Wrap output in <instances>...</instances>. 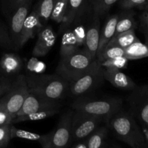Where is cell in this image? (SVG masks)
<instances>
[{"instance_id": "6da1fadb", "label": "cell", "mask_w": 148, "mask_h": 148, "mask_svg": "<svg viewBox=\"0 0 148 148\" xmlns=\"http://www.w3.org/2000/svg\"><path fill=\"white\" fill-rule=\"evenodd\" d=\"M108 126L116 137L132 148H145V139L135 119L129 112L118 111L108 121Z\"/></svg>"}, {"instance_id": "7a4b0ae2", "label": "cell", "mask_w": 148, "mask_h": 148, "mask_svg": "<svg viewBox=\"0 0 148 148\" xmlns=\"http://www.w3.org/2000/svg\"><path fill=\"white\" fill-rule=\"evenodd\" d=\"M29 91L50 99L60 101L69 89V83L57 74H25Z\"/></svg>"}, {"instance_id": "3957f363", "label": "cell", "mask_w": 148, "mask_h": 148, "mask_svg": "<svg viewBox=\"0 0 148 148\" xmlns=\"http://www.w3.org/2000/svg\"><path fill=\"white\" fill-rule=\"evenodd\" d=\"M123 102L119 98H78L72 103L74 111H82L101 117L107 121L122 109Z\"/></svg>"}, {"instance_id": "277c9868", "label": "cell", "mask_w": 148, "mask_h": 148, "mask_svg": "<svg viewBox=\"0 0 148 148\" xmlns=\"http://www.w3.org/2000/svg\"><path fill=\"white\" fill-rule=\"evenodd\" d=\"M95 60L84 49H79L60 58L56 74L70 83L89 70Z\"/></svg>"}, {"instance_id": "5b68a950", "label": "cell", "mask_w": 148, "mask_h": 148, "mask_svg": "<svg viewBox=\"0 0 148 148\" xmlns=\"http://www.w3.org/2000/svg\"><path fill=\"white\" fill-rule=\"evenodd\" d=\"M104 80L103 68L96 59L89 70L69 83V92L74 96H81L98 88Z\"/></svg>"}, {"instance_id": "8992f818", "label": "cell", "mask_w": 148, "mask_h": 148, "mask_svg": "<svg viewBox=\"0 0 148 148\" xmlns=\"http://www.w3.org/2000/svg\"><path fill=\"white\" fill-rule=\"evenodd\" d=\"M29 92L25 76L20 74L13 79L9 90L0 98V104L16 116Z\"/></svg>"}, {"instance_id": "52a82bcc", "label": "cell", "mask_w": 148, "mask_h": 148, "mask_svg": "<svg viewBox=\"0 0 148 148\" xmlns=\"http://www.w3.org/2000/svg\"><path fill=\"white\" fill-rule=\"evenodd\" d=\"M104 119L82 111H74L71 126V142H79L88 139Z\"/></svg>"}, {"instance_id": "ba28073f", "label": "cell", "mask_w": 148, "mask_h": 148, "mask_svg": "<svg viewBox=\"0 0 148 148\" xmlns=\"http://www.w3.org/2000/svg\"><path fill=\"white\" fill-rule=\"evenodd\" d=\"M74 111L69 110L61 116L56 129L48 134L43 148H67L71 142V126Z\"/></svg>"}, {"instance_id": "9c48e42d", "label": "cell", "mask_w": 148, "mask_h": 148, "mask_svg": "<svg viewBox=\"0 0 148 148\" xmlns=\"http://www.w3.org/2000/svg\"><path fill=\"white\" fill-rule=\"evenodd\" d=\"M128 112L148 129V85L136 87L128 97Z\"/></svg>"}, {"instance_id": "30bf717a", "label": "cell", "mask_w": 148, "mask_h": 148, "mask_svg": "<svg viewBox=\"0 0 148 148\" xmlns=\"http://www.w3.org/2000/svg\"><path fill=\"white\" fill-rule=\"evenodd\" d=\"M32 0H28L19 6L11 14L10 20L9 35L11 40L12 49L18 51L20 49V39L23 23L30 12Z\"/></svg>"}, {"instance_id": "8fae6325", "label": "cell", "mask_w": 148, "mask_h": 148, "mask_svg": "<svg viewBox=\"0 0 148 148\" xmlns=\"http://www.w3.org/2000/svg\"><path fill=\"white\" fill-rule=\"evenodd\" d=\"M61 106L62 104L60 101L50 99L43 95L30 92L26 97L21 108L16 114V116L38 112L43 110L54 109V108L60 109Z\"/></svg>"}, {"instance_id": "7c38bea8", "label": "cell", "mask_w": 148, "mask_h": 148, "mask_svg": "<svg viewBox=\"0 0 148 148\" xmlns=\"http://www.w3.org/2000/svg\"><path fill=\"white\" fill-rule=\"evenodd\" d=\"M100 31H101V20L100 17L94 14L92 11V15L86 25V35H85L84 50L92 57L96 59V53L99 44Z\"/></svg>"}, {"instance_id": "4fadbf2b", "label": "cell", "mask_w": 148, "mask_h": 148, "mask_svg": "<svg viewBox=\"0 0 148 148\" xmlns=\"http://www.w3.org/2000/svg\"><path fill=\"white\" fill-rule=\"evenodd\" d=\"M37 40L33 49L35 57L46 56L56 43V35L51 25H46L41 27L37 34Z\"/></svg>"}, {"instance_id": "5bb4252c", "label": "cell", "mask_w": 148, "mask_h": 148, "mask_svg": "<svg viewBox=\"0 0 148 148\" xmlns=\"http://www.w3.org/2000/svg\"><path fill=\"white\" fill-rule=\"evenodd\" d=\"M43 26L39 17L37 5H36L34 9L27 14L23 23L20 39V49L29 40L34 38Z\"/></svg>"}, {"instance_id": "9a60e30c", "label": "cell", "mask_w": 148, "mask_h": 148, "mask_svg": "<svg viewBox=\"0 0 148 148\" xmlns=\"http://www.w3.org/2000/svg\"><path fill=\"white\" fill-rule=\"evenodd\" d=\"M23 68V61L16 53H6L0 60V72L4 77H11L20 75Z\"/></svg>"}, {"instance_id": "2e32d148", "label": "cell", "mask_w": 148, "mask_h": 148, "mask_svg": "<svg viewBox=\"0 0 148 148\" xmlns=\"http://www.w3.org/2000/svg\"><path fill=\"white\" fill-rule=\"evenodd\" d=\"M103 76L115 88L122 90H134L137 85L128 75L121 72L119 69H103Z\"/></svg>"}, {"instance_id": "e0dca14e", "label": "cell", "mask_w": 148, "mask_h": 148, "mask_svg": "<svg viewBox=\"0 0 148 148\" xmlns=\"http://www.w3.org/2000/svg\"><path fill=\"white\" fill-rule=\"evenodd\" d=\"M118 19L119 14H114V15L110 16L106 20L102 29L100 31L99 44H98V51L96 53V57L102 52L110 40L114 37Z\"/></svg>"}, {"instance_id": "ac0fdd59", "label": "cell", "mask_w": 148, "mask_h": 148, "mask_svg": "<svg viewBox=\"0 0 148 148\" xmlns=\"http://www.w3.org/2000/svg\"><path fill=\"white\" fill-rule=\"evenodd\" d=\"M63 35L62 37L60 46V57H64L68 54L76 51L80 49L77 40L71 25L62 29Z\"/></svg>"}, {"instance_id": "d6986e66", "label": "cell", "mask_w": 148, "mask_h": 148, "mask_svg": "<svg viewBox=\"0 0 148 148\" xmlns=\"http://www.w3.org/2000/svg\"><path fill=\"white\" fill-rule=\"evenodd\" d=\"M85 3L86 0H68L64 19L61 27L62 30L73 23L75 19L84 14Z\"/></svg>"}, {"instance_id": "ffe728a7", "label": "cell", "mask_w": 148, "mask_h": 148, "mask_svg": "<svg viewBox=\"0 0 148 148\" xmlns=\"http://www.w3.org/2000/svg\"><path fill=\"white\" fill-rule=\"evenodd\" d=\"M138 40L134 30H130L114 36L106 46H116L125 49Z\"/></svg>"}, {"instance_id": "44dd1931", "label": "cell", "mask_w": 148, "mask_h": 148, "mask_svg": "<svg viewBox=\"0 0 148 148\" xmlns=\"http://www.w3.org/2000/svg\"><path fill=\"white\" fill-rule=\"evenodd\" d=\"M124 49V57L128 60L143 59L148 57V49L145 43H143L140 40L134 42Z\"/></svg>"}, {"instance_id": "7402d4cb", "label": "cell", "mask_w": 148, "mask_h": 148, "mask_svg": "<svg viewBox=\"0 0 148 148\" xmlns=\"http://www.w3.org/2000/svg\"><path fill=\"white\" fill-rule=\"evenodd\" d=\"M59 112V109L54 108V109L43 110V111H38V112L31 113V114H25V115L17 116L12 120V124H16V123L24 122V121H38V120L45 119L50 116H53L55 114Z\"/></svg>"}, {"instance_id": "603a6c76", "label": "cell", "mask_w": 148, "mask_h": 148, "mask_svg": "<svg viewBox=\"0 0 148 148\" xmlns=\"http://www.w3.org/2000/svg\"><path fill=\"white\" fill-rule=\"evenodd\" d=\"M137 27V22L132 12H124L119 15L116 25L114 36L130 30H134Z\"/></svg>"}, {"instance_id": "cb8c5ba5", "label": "cell", "mask_w": 148, "mask_h": 148, "mask_svg": "<svg viewBox=\"0 0 148 148\" xmlns=\"http://www.w3.org/2000/svg\"><path fill=\"white\" fill-rule=\"evenodd\" d=\"M107 135H108L107 127H98L87 139L88 148H103Z\"/></svg>"}, {"instance_id": "d4e9b609", "label": "cell", "mask_w": 148, "mask_h": 148, "mask_svg": "<svg viewBox=\"0 0 148 148\" xmlns=\"http://www.w3.org/2000/svg\"><path fill=\"white\" fill-rule=\"evenodd\" d=\"M10 135H11V139L17 137V138L30 140V141L38 142L41 145V146L45 144V143H46L48 139V134L40 135V134L30 132L16 129L12 125H11V128H10Z\"/></svg>"}, {"instance_id": "484cf974", "label": "cell", "mask_w": 148, "mask_h": 148, "mask_svg": "<svg viewBox=\"0 0 148 148\" xmlns=\"http://www.w3.org/2000/svg\"><path fill=\"white\" fill-rule=\"evenodd\" d=\"M56 1V0H40L36 4L40 22L43 26L47 25L50 19Z\"/></svg>"}, {"instance_id": "4316f807", "label": "cell", "mask_w": 148, "mask_h": 148, "mask_svg": "<svg viewBox=\"0 0 148 148\" xmlns=\"http://www.w3.org/2000/svg\"><path fill=\"white\" fill-rule=\"evenodd\" d=\"M119 0H92L91 10L101 17L108 12L111 7Z\"/></svg>"}, {"instance_id": "83f0119b", "label": "cell", "mask_w": 148, "mask_h": 148, "mask_svg": "<svg viewBox=\"0 0 148 148\" xmlns=\"http://www.w3.org/2000/svg\"><path fill=\"white\" fill-rule=\"evenodd\" d=\"M68 0H56L50 19L57 23H62L64 19Z\"/></svg>"}, {"instance_id": "f1b7e54d", "label": "cell", "mask_w": 148, "mask_h": 148, "mask_svg": "<svg viewBox=\"0 0 148 148\" xmlns=\"http://www.w3.org/2000/svg\"><path fill=\"white\" fill-rule=\"evenodd\" d=\"M128 59L124 56L116 57L114 59H106V60L98 62L103 69H124L127 66Z\"/></svg>"}, {"instance_id": "f546056e", "label": "cell", "mask_w": 148, "mask_h": 148, "mask_svg": "<svg viewBox=\"0 0 148 148\" xmlns=\"http://www.w3.org/2000/svg\"><path fill=\"white\" fill-rule=\"evenodd\" d=\"M124 56V49L122 48L116 46H106L104 48L101 53L96 57L98 62L106 60L109 59H114L116 57Z\"/></svg>"}, {"instance_id": "4dcf8cb0", "label": "cell", "mask_w": 148, "mask_h": 148, "mask_svg": "<svg viewBox=\"0 0 148 148\" xmlns=\"http://www.w3.org/2000/svg\"><path fill=\"white\" fill-rule=\"evenodd\" d=\"M25 74H42L45 73L46 64L43 62L38 60L36 57L29 59L25 65Z\"/></svg>"}, {"instance_id": "1f68e13d", "label": "cell", "mask_w": 148, "mask_h": 148, "mask_svg": "<svg viewBox=\"0 0 148 148\" xmlns=\"http://www.w3.org/2000/svg\"><path fill=\"white\" fill-rule=\"evenodd\" d=\"M0 48L5 49H12L9 31L6 26L0 21Z\"/></svg>"}, {"instance_id": "d6a6232c", "label": "cell", "mask_w": 148, "mask_h": 148, "mask_svg": "<svg viewBox=\"0 0 148 148\" xmlns=\"http://www.w3.org/2000/svg\"><path fill=\"white\" fill-rule=\"evenodd\" d=\"M12 124L0 127V148H4L8 145L11 139L10 128Z\"/></svg>"}, {"instance_id": "836d02e7", "label": "cell", "mask_w": 148, "mask_h": 148, "mask_svg": "<svg viewBox=\"0 0 148 148\" xmlns=\"http://www.w3.org/2000/svg\"><path fill=\"white\" fill-rule=\"evenodd\" d=\"M119 4L125 10L137 7H146L148 5V0H119Z\"/></svg>"}, {"instance_id": "e575fe53", "label": "cell", "mask_w": 148, "mask_h": 148, "mask_svg": "<svg viewBox=\"0 0 148 148\" xmlns=\"http://www.w3.org/2000/svg\"><path fill=\"white\" fill-rule=\"evenodd\" d=\"M15 116L12 115L3 106L0 104V127L12 124V121Z\"/></svg>"}, {"instance_id": "d590c367", "label": "cell", "mask_w": 148, "mask_h": 148, "mask_svg": "<svg viewBox=\"0 0 148 148\" xmlns=\"http://www.w3.org/2000/svg\"><path fill=\"white\" fill-rule=\"evenodd\" d=\"M13 79L11 77H0V98L4 95L11 87Z\"/></svg>"}, {"instance_id": "8d00e7d4", "label": "cell", "mask_w": 148, "mask_h": 148, "mask_svg": "<svg viewBox=\"0 0 148 148\" xmlns=\"http://www.w3.org/2000/svg\"><path fill=\"white\" fill-rule=\"evenodd\" d=\"M27 1H28V0H7V4L8 6L9 12L12 14L19 6H20Z\"/></svg>"}, {"instance_id": "74e56055", "label": "cell", "mask_w": 148, "mask_h": 148, "mask_svg": "<svg viewBox=\"0 0 148 148\" xmlns=\"http://www.w3.org/2000/svg\"><path fill=\"white\" fill-rule=\"evenodd\" d=\"M140 23L142 30L148 31V12L147 10L143 12L140 15Z\"/></svg>"}, {"instance_id": "f35d334b", "label": "cell", "mask_w": 148, "mask_h": 148, "mask_svg": "<svg viewBox=\"0 0 148 148\" xmlns=\"http://www.w3.org/2000/svg\"><path fill=\"white\" fill-rule=\"evenodd\" d=\"M73 148H88V144H87V139L78 142L77 144L73 147Z\"/></svg>"}, {"instance_id": "ab89813d", "label": "cell", "mask_w": 148, "mask_h": 148, "mask_svg": "<svg viewBox=\"0 0 148 148\" xmlns=\"http://www.w3.org/2000/svg\"><path fill=\"white\" fill-rule=\"evenodd\" d=\"M143 31L144 33L145 38V45L148 49V31H146V30H143Z\"/></svg>"}, {"instance_id": "60d3db41", "label": "cell", "mask_w": 148, "mask_h": 148, "mask_svg": "<svg viewBox=\"0 0 148 148\" xmlns=\"http://www.w3.org/2000/svg\"><path fill=\"white\" fill-rule=\"evenodd\" d=\"M145 10H147V11L148 12V5L147 6V7H145Z\"/></svg>"}, {"instance_id": "b9f144b4", "label": "cell", "mask_w": 148, "mask_h": 148, "mask_svg": "<svg viewBox=\"0 0 148 148\" xmlns=\"http://www.w3.org/2000/svg\"><path fill=\"white\" fill-rule=\"evenodd\" d=\"M0 76H1V74H0Z\"/></svg>"}]
</instances>
